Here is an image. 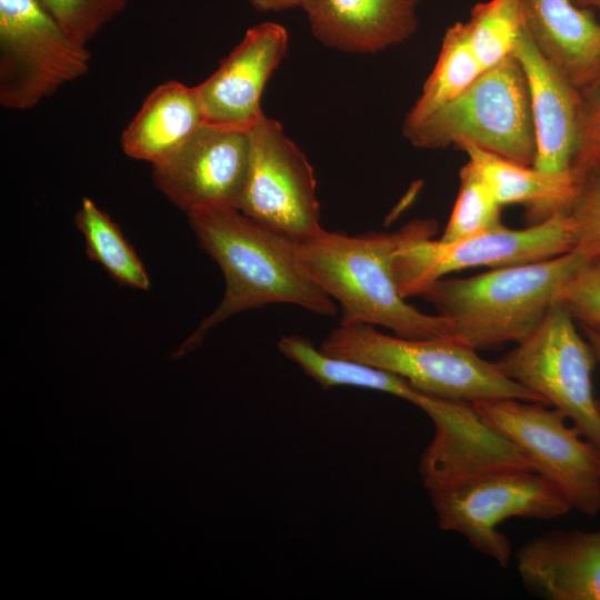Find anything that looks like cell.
Segmentation results:
<instances>
[{
    "instance_id": "6da1fadb",
    "label": "cell",
    "mask_w": 600,
    "mask_h": 600,
    "mask_svg": "<svg viewBox=\"0 0 600 600\" xmlns=\"http://www.w3.org/2000/svg\"><path fill=\"white\" fill-rule=\"evenodd\" d=\"M200 247L221 269L226 290L219 306L172 353L198 349L206 334L239 312L271 303L302 307L334 316L333 299L300 260L298 242L272 231L230 206H210L188 213Z\"/></svg>"
},
{
    "instance_id": "7a4b0ae2",
    "label": "cell",
    "mask_w": 600,
    "mask_h": 600,
    "mask_svg": "<svg viewBox=\"0 0 600 600\" xmlns=\"http://www.w3.org/2000/svg\"><path fill=\"white\" fill-rule=\"evenodd\" d=\"M437 231L434 219H416L392 232L357 237L322 229L299 241L298 252L311 277L341 306V322L382 326L404 338L451 340V322L409 304L392 270L400 248L433 238Z\"/></svg>"
},
{
    "instance_id": "3957f363",
    "label": "cell",
    "mask_w": 600,
    "mask_h": 600,
    "mask_svg": "<svg viewBox=\"0 0 600 600\" xmlns=\"http://www.w3.org/2000/svg\"><path fill=\"white\" fill-rule=\"evenodd\" d=\"M589 259L579 249L542 261L439 279L420 296L452 324L451 340L474 350L520 342L559 301Z\"/></svg>"
},
{
    "instance_id": "277c9868",
    "label": "cell",
    "mask_w": 600,
    "mask_h": 600,
    "mask_svg": "<svg viewBox=\"0 0 600 600\" xmlns=\"http://www.w3.org/2000/svg\"><path fill=\"white\" fill-rule=\"evenodd\" d=\"M320 349L400 376L417 390L439 398L469 403L513 398L542 403L503 374L496 362L448 339L389 336L371 324L341 322Z\"/></svg>"
},
{
    "instance_id": "5b68a950",
    "label": "cell",
    "mask_w": 600,
    "mask_h": 600,
    "mask_svg": "<svg viewBox=\"0 0 600 600\" xmlns=\"http://www.w3.org/2000/svg\"><path fill=\"white\" fill-rule=\"evenodd\" d=\"M402 130L416 148L469 143L527 166H533L536 158L527 80L513 54L483 71L453 100Z\"/></svg>"
},
{
    "instance_id": "8992f818",
    "label": "cell",
    "mask_w": 600,
    "mask_h": 600,
    "mask_svg": "<svg viewBox=\"0 0 600 600\" xmlns=\"http://www.w3.org/2000/svg\"><path fill=\"white\" fill-rule=\"evenodd\" d=\"M439 527L461 534L500 567L511 543L498 527L510 518L549 520L572 510L564 496L531 469H496L459 478L429 490Z\"/></svg>"
},
{
    "instance_id": "52a82bcc",
    "label": "cell",
    "mask_w": 600,
    "mask_h": 600,
    "mask_svg": "<svg viewBox=\"0 0 600 600\" xmlns=\"http://www.w3.org/2000/svg\"><path fill=\"white\" fill-rule=\"evenodd\" d=\"M496 363L543 404L561 411L600 452V403L592 388L597 358L561 302H556L541 323Z\"/></svg>"
},
{
    "instance_id": "ba28073f",
    "label": "cell",
    "mask_w": 600,
    "mask_h": 600,
    "mask_svg": "<svg viewBox=\"0 0 600 600\" xmlns=\"http://www.w3.org/2000/svg\"><path fill=\"white\" fill-rule=\"evenodd\" d=\"M472 406L519 450L533 471L564 496L572 509L589 517L600 512V452L561 411L513 398Z\"/></svg>"
},
{
    "instance_id": "9c48e42d",
    "label": "cell",
    "mask_w": 600,
    "mask_h": 600,
    "mask_svg": "<svg viewBox=\"0 0 600 600\" xmlns=\"http://www.w3.org/2000/svg\"><path fill=\"white\" fill-rule=\"evenodd\" d=\"M74 41L39 0H0V104L28 110L90 68Z\"/></svg>"
},
{
    "instance_id": "30bf717a",
    "label": "cell",
    "mask_w": 600,
    "mask_h": 600,
    "mask_svg": "<svg viewBox=\"0 0 600 600\" xmlns=\"http://www.w3.org/2000/svg\"><path fill=\"white\" fill-rule=\"evenodd\" d=\"M577 246L568 212L524 229L502 227L453 242L420 239L400 248L392 260L398 289L403 298L421 294L444 276L471 268H503L542 261L564 254Z\"/></svg>"
},
{
    "instance_id": "8fae6325",
    "label": "cell",
    "mask_w": 600,
    "mask_h": 600,
    "mask_svg": "<svg viewBox=\"0 0 600 600\" xmlns=\"http://www.w3.org/2000/svg\"><path fill=\"white\" fill-rule=\"evenodd\" d=\"M248 132L249 166L238 209L297 242L321 231L317 181L304 153L264 113Z\"/></svg>"
},
{
    "instance_id": "7c38bea8",
    "label": "cell",
    "mask_w": 600,
    "mask_h": 600,
    "mask_svg": "<svg viewBox=\"0 0 600 600\" xmlns=\"http://www.w3.org/2000/svg\"><path fill=\"white\" fill-rule=\"evenodd\" d=\"M249 156L248 130L203 122L171 156L152 166L153 182L187 214L210 206L238 209Z\"/></svg>"
},
{
    "instance_id": "4fadbf2b",
    "label": "cell",
    "mask_w": 600,
    "mask_h": 600,
    "mask_svg": "<svg viewBox=\"0 0 600 600\" xmlns=\"http://www.w3.org/2000/svg\"><path fill=\"white\" fill-rule=\"evenodd\" d=\"M412 403L430 418L434 427L433 438L419 466L428 491L483 471L507 468L532 470L519 450L492 429L472 403L421 391Z\"/></svg>"
},
{
    "instance_id": "5bb4252c",
    "label": "cell",
    "mask_w": 600,
    "mask_h": 600,
    "mask_svg": "<svg viewBox=\"0 0 600 600\" xmlns=\"http://www.w3.org/2000/svg\"><path fill=\"white\" fill-rule=\"evenodd\" d=\"M283 26L263 22L247 30L218 69L194 87L204 122L249 130L263 114L266 83L286 56Z\"/></svg>"
},
{
    "instance_id": "9a60e30c",
    "label": "cell",
    "mask_w": 600,
    "mask_h": 600,
    "mask_svg": "<svg viewBox=\"0 0 600 600\" xmlns=\"http://www.w3.org/2000/svg\"><path fill=\"white\" fill-rule=\"evenodd\" d=\"M526 76L536 136L533 167L573 173L580 139L581 92L538 49L526 26L513 50Z\"/></svg>"
},
{
    "instance_id": "2e32d148",
    "label": "cell",
    "mask_w": 600,
    "mask_h": 600,
    "mask_svg": "<svg viewBox=\"0 0 600 600\" xmlns=\"http://www.w3.org/2000/svg\"><path fill=\"white\" fill-rule=\"evenodd\" d=\"M422 0H304L309 26L322 44L350 53H376L418 30Z\"/></svg>"
},
{
    "instance_id": "e0dca14e",
    "label": "cell",
    "mask_w": 600,
    "mask_h": 600,
    "mask_svg": "<svg viewBox=\"0 0 600 600\" xmlns=\"http://www.w3.org/2000/svg\"><path fill=\"white\" fill-rule=\"evenodd\" d=\"M523 583L550 600H600V529L551 531L517 553Z\"/></svg>"
},
{
    "instance_id": "ac0fdd59",
    "label": "cell",
    "mask_w": 600,
    "mask_h": 600,
    "mask_svg": "<svg viewBox=\"0 0 600 600\" xmlns=\"http://www.w3.org/2000/svg\"><path fill=\"white\" fill-rule=\"evenodd\" d=\"M538 49L581 91L600 77V20L573 0H520Z\"/></svg>"
},
{
    "instance_id": "d6986e66",
    "label": "cell",
    "mask_w": 600,
    "mask_h": 600,
    "mask_svg": "<svg viewBox=\"0 0 600 600\" xmlns=\"http://www.w3.org/2000/svg\"><path fill=\"white\" fill-rule=\"evenodd\" d=\"M204 122L194 87L167 81L153 89L123 130V152L156 164L179 149Z\"/></svg>"
},
{
    "instance_id": "ffe728a7",
    "label": "cell",
    "mask_w": 600,
    "mask_h": 600,
    "mask_svg": "<svg viewBox=\"0 0 600 600\" xmlns=\"http://www.w3.org/2000/svg\"><path fill=\"white\" fill-rule=\"evenodd\" d=\"M500 206L519 204L533 223L568 212L579 188L573 173H551L473 144L459 147Z\"/></svg>"
},
{
    "instance_id": "44dd1931",
    "label": "cell",
    "mask_w": 600,
    "mask_h": 600,
    "mask_svg": "<svg viewBox=\"0 0 600 600\" xmlns=\"http://www.w3.org/2000/svg\"><path fill=\"white\" fill-rule=\"evenodd\" d=\"M278 349L323 389L339 386L370 389L411 403L420 392L400 376L363 362L328 354L299 336L282 337Z\"/></svg>"
},
{
    "instance_id": "7402d4cb",
    "label": "cell",
    "mask_w": 600,
    "mask_h": 600,
    "mask_svg": "<svg viewBox=\"0 0 600 600\" xmlns=\"http://www.w3.org/2000/svg\"><path fill=\"white\" fill-rule=\"evenodd\" d=\"M468 38L464 21L450 26L442 38L434 67L403 126L414 124L468 89L483 72Z\"/></svg>"
},
{
    "instance_id": "603a6c76",
    "label": "cell",
    "mask_w": 600,
    "mask_h": 600,
    "mask_svg": "<svg viewBox=\"0 0 600 600\" xmlns=\"http://www.w3.org/2000/svg\"><path fill=\"white\" fill-rule=\"evenodd\" d=\"M74 224L83 237L88 258L100 264L117 283L143 291L150 289L143 263L118 224L94 201L82 199Z\"/></svg>"
},
{
    "instance_id": "cb8c5ba5",
    "label": "cell",
    "mask_w": 600,
    "mask_h": 600,
    "mask_svg": "<svg viewBox=\"0 0 600 600\" xmlns=\"http://www.w3.org/2000/svg\"><path fill=\"white\" fill-rule=\"evenodd\" d=\"M471 49L486 71L513 54L524 28L520 0L476 3L464 21Z\"/></svg>"
},
{
    "instance_id": "d4e9b609",
    "label": "cell",
    "mask_w": 600,
    "mask_h": 600,
    "mask_svg": "<svg viewBox=\"0 0 600 600\" xmlns=\"http://www.w3.org/2000/svg\"><path fill=\"white\" fill-rule=\"evenodd\" d=\"M459 179V192L439 240L453 242L504 227L502 206L468 161L460 169Z\"/></svg>"
},
{
    "instance_id": "484cf974",
    "label": "cell",
    "mask_w": 600,
    "mask_h": 600,
    "mask_svg": "<svg viewBox=\"0 0 600 600\" xmlns=\"http://www.w3.org/2000/svg\"><path fill=\"white\" fill-rule=\"evenodd\" d=\"M78 43L86 46L130 0H39Z\"/></svg>"
},
{
    "instance_id": "4316f807",
    "label": "cell",
    "mask_w": 600,
    "mask_h": 600,
    "mask_svg": "<svg viewBox=\"0 0 600 600\" xmlns=\"http://www.w3.org/2000/svg\"><path fill=\"white\" fill-rule=\"evenodd\" d=\"M568 213L576 230V248L589 261L600 263V162L581 177Z\"/></svg>"
},
{
    "instance_id": "83f0119b",
    "label": "cell",
    "mask_w": 600,
    "mask_h": 600,
    "mask_svg": "<svg viewBox=\"0 0 600 600\" xmlns=\"http://www.w3.org/2000/svg\"><path fill=\"white\" fill-rule=\"evenodd\" d=\"M559 302L581 326L600 327V263L588 260L568 281Z\"/></svg>"
},
{
    "instance_id": "f1b7e54d",
    "label": "cell",
    "mask_w": 600,
    "mask_h": 600,
    "mask_svg": "<svg viewBox=\"0 0 600 600\" xmlns=\"http://www.w3.org/2000/svg\"><path fill=\"white\" fill-rule=\"evenodd\" d=\"M600 162V77L581 91L580 139L572 171L581 177Z\"/></svg>"
},
{
    "instance_id": "f546056e",
    "label": "cell",
    "mask_w": 600,
    "mask_h": 600,
    "mask_svg": "<svg viewBox=\"0 0 600 600\" xmlns=\"http://www.w3.org/2000/svg\"><path fill=\"white\" fill-rule=\"evenodd\" d=\"M259 12H278L294 7H302L304 0H247Z\"/></svg>"
},
{
    "instance_id": "4dcf8cb0",
    "label": "cell",
    "mask_w": 600,
    "mask_h": 600,
    "mask_svg": "<svg viewBox=\"0 0 600 600\" xmlns=\"http://www.w3.org/2000/svg\"><path fill=\"white\" fill-rule=\"evenodd\" d=\"M583 332L589 341L594 356L597 358V362L600 364V327L599 326H582ZM600 403V400H599Z\"/></svg>"
},
{
    "instance_id": "1f68e13d",
    "label": "cell",
    "mask_w": 600,
    "mask_h": 600,
    "mask_svg": "<svg viewBox=\"0 0 600 600\" xmlns=\"http://www.w3.org/2000/svg\"><path fill=\"white\" fill-rule=\"evenodd\" d=\"M580 8L592 10L600 20V0H573Z\"/></svg>"
}]
</instances>
